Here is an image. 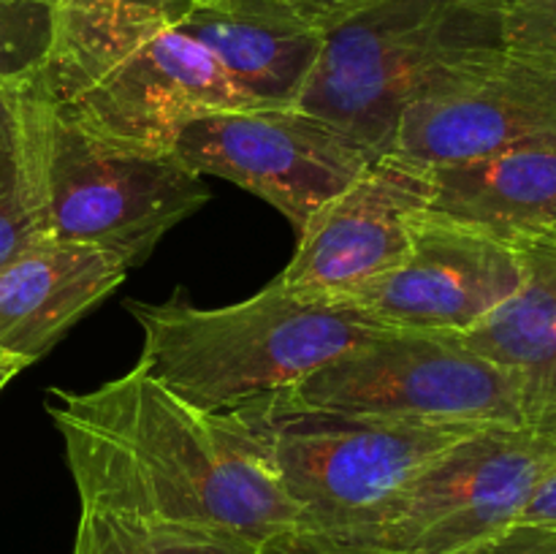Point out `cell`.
Segmentation results:
<instances>
[{
	"mask_svg": "<svg viewBox=\"0 0 556 554\" xmlns=\"http://www.w3.org/2000/svg\"><path fill=\"white\" fill-rule=\"evenodd\" d=\"M79 508L174 521L261 543L299 514L226 413H204L134 367L49 394Z\"/></svg>",
	"mask_w": 556,
	"mask_h": 554,
	"instance_id": "cell-1",
	"label": "cell"
},
{
	"mask_svg": "<svg viewBox=\"0 0 556 554\" xmlns=\"http://www.w3.org/2000/svg\"><path fill=\"white\" fill-rule=\"evenodd\" d=\"M125 307L144 335L136 367L204 413H228L291 389L340 353L391 331L293 297L277 280L226 307L179 299H128Z\"/></svg>",
	"mask_w": 556,
	"mask_h": 554,
	"instance_id": "cell-2",
	"label": "cell"
},
{
	"mask_svg": "<svg viewBox=\"0 0 556 554\" xmlns=\"http://www.w3.org/2000/svg\"><path fill=\"white\" fill-rule=\"evenodd\" d=\"M299 514V525L369 532L407 483L478 427L331 411L286 391L226 413Z\"/></svg>",
	"mask_w": 556,
	"mask_h": 554,
	"instance_id": "cell-3",
	"label": "cell"
},
{
	"mask_svg": "<svg viewBox=\"0 0 556 554\" xmlns=\"http://www.w3.org/2000/svg\"><path fill=\"white\" fill-rule=\"evenodd\" d=\"M14 134L41 190L54 239L141 266L177 223L210 201L201 174L174 152H150L90 134L30 87L9 90Z\"/></svg>",
	"mask_w": 556,
	"mask_h": 554,
	"instance_id": "cell-4",
	"label": "cell"
},
{
	"mask_svg": "<svg viewBox=\"0 0 556 554\" xmlns=\"http://www.w3.org/2000/svg\"><path fill=\"white\" fill-rule=\"evenodd\" d=\"M503 47L500 11L476 0H380L331 27L291 109L326 119L375 155L445 74Z\"/></svg>",
	"mask_w": 556,
	"mask_h": 554,
	"instance_id": "cell-5",
	"label": "cell"
},
{
	"mask_svg": "<svg viewBox=\"0 0 556 554\" xmlns=\"http://www.w3.org/2000/svg\"><path fill=\"white\" fill-rule=\"evenodd\" d=\"M288 394L315 407L405 421L527 424L510 375L456 335L386 331L331 358Z\"/></svg>",
	"mask_w": 556,
	"mask_h": 554,
	"instance_id": "cell-6",
	"label": "cell"
},
{
	"mask_svg": "<svg viewBox=\"0 0 556 554\" xmlns=\"http://www.w3.org/2000/svg\"><path fill=\"white\" fill-rule=\"evenodd\" d=\"M556 462V429L486 424L434 456L369 530L402 554H454L519 525Z\"/></svg>",
	"mask_w": 556,
	"mask_h": 554,
	"instance_id": "cell-7",
	"label": "cell"
},
{
	"mask_svg": "<svg viewBox=\"0 0 556 554\" xmlns=\"http://www.w3.org/2000/svg\"><path fill=\"white\" fill-rule=\"evenodd\" d=\"M172 152L190 172L264 199L296 231L378 158L326 119L291 106L206 114L179 130Z\"/></svg>",
	"mask_w": 556,
	"mask_h": 554,
	"instance_id": "cell-8",
	"label": "cell"
},
{
	"mask_svg": "<svg viewBox=\"0 0 556 554\" xmlns=\"http://www.w3.org/2000/svg\"><path fill=\"white\" fill-rule=\"evenodd\" d=\"M521 275L519 244L427 210L418 215L405 259L329 307L391 331L465 335L519 288Z\"/></svg>",
	"mask_w": 556,
	"mask_h": 554,
	"instance_id": "cell-9",
	"label": "cell"
},
{
	"mask_svg": "<svg viewBox=\"0 0 556 554\" xmlns=\"http://www.w3.org/2000/svg\"><path fill=\"white\" fill-rule=\"evenodd\" d=\"M432 196L427 166L396 152L378 155L296 231V250L277 286L299 299L334 304L389 275L407 255L418 215L432 206Z\"/></svg>",
	"mask_w": 556,
	"mask_h": 554,
	"instance_id": "cell-10",
	"label": "cell"
},
{
	"mask_svg": "<svg viewBox=\"0 0 556 554\" xmlns=\"http://www.w3.org/2000/svg\"><path fill=\"white\" fill-rule=\"evenodd\" d=\"M541 136H556V68L497 49L418 96L396 125L391 152L440 168Z\"/></svg>",
	"mask_w": 556,
	"mask_h": 554,
	"instance_id": "cell-11",
	"label": "cell"
},
{
	"mask_svg": "<svg viewBox=\"0 0 556 554\" xmlns=\"http://www.w3.org/2000/svg\"><path fill=\"white\" fill-rule=\"evenodd\" d=\"M60 109L109 141L172 152L179 130L193 119L253 106L204 43L172 27Z\"/></svg>",
	"mask_w": 556,
	"mask_h": 554,
	"instance_id": "cell-12",
	"label": "cell"
},
{
	"mask_svg": "<svg viewBox=\"0 0 556 554\" xmlns=\"http://www.w3.org/2000/svg\"><path fill=\"white\" fill-rule=\"evenodd\" d=\"M128 266L112 253L47 237L0 269V351L30 367L117 291Z\"/></svg>",
	"mask_w": 556,
	"mask_h": 554,
	"instance_id": "cell-13",
	"label": "cell"
},
{
	"mask_svg": "<svg viewBox=\"0 0 556 554\" xmlns=\"http://www.w3.org/2000/svg\"><path fill=\"white\" fill-rule=\"evenodd\" d=\"M179 30L210 49L253 109L293 106L324 47L286 0H195Z\"/></svg>",
	"mask_w": 556,
	"mask_h": 554,
	"instance_id": "cell-14",
	"label": "cell"
},
{
	"mask_svg": "<svg viewBox=\"0 0 556 554\" xmlns=\"http://www.w3.org/2000/svg\"><path fill=\"white\" fill-rule=\"evenodd\" d=\"M429 210L510 244L556 231V136L521 141L478 161L429 168Z\"/></svg>",
	"mask_w": 556,
	"mask_h": 554,
	"instance_id": "cell-15",
	"label": "cell"
},
{
	"mask_svg": "<svg viewBox=\"0 0 556 554\" xmlns=\"http://www.w3.org/2000/svg\"><path fill=\"white\" fill-rule=\"evenodd\" d=\"M519 248V288L456 337L510 375L527 424L556 429V242L535 239Z\"/></svg>",
	"mask_w": 556,
	"mask_h": 554,
	"instance_id": "cell-16",
	"label": "cell"
},
{
	"mask_svg": "<svg viewBox=\"0 0 556 554\" xmlns=\"http://www.w3.org/2000/svg\"><path fill=\"white\" fill-rule=\"evenodd\" d=\"M193 9L195 0H58L52 49L25 87L68 106L136 49L182 25Z\"/></svg>",
	"mask_w": 556,
	"mask_h": 554,
	"instance_id": "cell-17",
	"label": "cell"
},
{
	"mask_svg": "<svg viewBox=\"0 0 556 554\" xmlns=\"http://www.w3.org/2000/svg\"><path fill=\"white\" fill-rule=\"evenodd\" d=\"M258 543L174 521L79 508L74 554H255Z\"/></svg>",
	"mask_w": 556,
	"mask_h": 554,
	"instance_id": "cell-18",
	"label": "cell"
},
{
	"mask_svg": "<svg viewBox=\"0 0 556 554\" xmlns=\"http://www.w3.org/2000/svg\"><path fill=\"white\" fill-rule=\"evenodd\" d=\"M54 38V3L0 0V87L20 90L41 74Z\"/></svg>",
	"mask_w": 556,
	"mask_h": 554,
	"instance_id": "cell-19",
	"label": "cell"
},
{
	"mask_svg": "<svg viewBox=\"0 0 556 554\" xmlns=\"http://www.w3.org/2000/svg\"><path fill=\"white\" fill-rule=\"evenodd\" d=\"M47 237L38 179L14 134V155L0 177V269Z\"/></svg>",
	"mask_w": 556,
	"mask_h": 554,
	"instance_id": "cell-20",
	"label": "cell"
},
{
	"mask_svg": "<svg viewBox=\"0 0 556 554\" xmlns=\"http://www.w3.org/2000/svg\"><path fill=\"white\" fill-rule=\"evenodd\" d=\"M500 22L505 52L556 68V0H508Z\"/></svg>",
	"mask_w": 556,
	"mask_h": 554,
	"instance_id": "cell-21",
	"label": "cell"
},
{
	"mask_svg": "<svg viewBox=\"0 0 556 554\" xmlns=\"http://www.w3.org/2000/svg\"><path fill=\"white\" fill-rule=\"evenodd\" d=\"M255 554H402L362 530H326L293 525L264 538Z\"/></svg>",
	"mask_w": 556,
	"mask_h": 554,
	"instance_id": "cell-22",
	"label": "cell"
},
{
	"mask_svg": "<svg viewBox=\"0 0 556 554\" xmlns=\"http://www.w3.org/2000/svg\"><path fill=\"white\" fill-rule=\"evenodd\" d=\"M454 554H556V532L543 530V527L516 525L489 541Z\"/></svg>",
	"mask_w": 556,
	"mask_h": 554,
	"instance_id": "cell-23",
	"label": "cell"
},
{
	"mask_svg": "<svg viewBox=\"0 0 556 554\" xmlns=\"http://www.w3.org/2000/svg\"><path fill=\"white\" fill-rule=\"evenodd\" d=\"M304 22L318 27L320 33H329L331 27L342 25L351 16L362 14V11L372 9L380 0H286Z\"/></svg>",
	"mask_w": 556,
	"mask_h": 554,
	"instance_id": "cell-24",
	"label": "cell"
},
{
	"mask_svg": "<svg viewBox=\"0 0 556 554\" xmlns=\"http://www.w3.org/2000/svg\"><path fill=\"white\" fill-rule=\"evenodd\" d=\"M519 525L543 527V530L556 532V462L548 476L543 478L541 487H538V492L532 494L530 503H527L525 514L519 516Z\"/></svg>",
	"mask_w": 556,
	"mask_h": 554,
	"instance_id": "cell-25",
	"label": "cell"
},
{
	"mask_svg": "<svg viewBox=\"0 0 556 554\" xmlns=\"http://www.w3.org/2000/svg\"><path fill=\"white\" fill-rule=\"evenodd\" d=\"M11 155H14V123H11V96H9V109L0 114V177L9 168Z\"/></svg>",
	"mask_w": 556,
	"mask_h": 554,
	"instance_id": "cell-26",
	"label": "cell"
},
{
	"mask_svg": "<svg viewBox=\"0 0 556 554\" xmlns=\"http://www.w3.org/2000/svg\"><path fill=\"white\" fill-rule=\"evenodd\" d=\"M25 367H27V364L22 362V358H16V356H11V353L0 351V391H3L5 386H9L11 380H14L16 375H20Z\"/></svg>",
	"mask_w": 556,
	"mask_h": 554,
	"instance_id": "cell-27",
	"label": "cell"
},
{
	"mask_svg": "<svg viewBox=\"0 0 556 554\" xmlns=\"http://www.w3.org/2000/svg\"><path fill=\"white\" fill-rule=\"evenodd\" d=\"M476 3H483V5H489V9H503L505 3H508V0H476Z\"/></svg>",
	"mask_w": 556,
	"mask_h": 554,
	"instance_id": "cell-28",
	"label": "cell"
},
{
	"mask_svg": "<svg viewBox=\"0 0 556 554\" xmlns=\"http://www.w3.org/2000/svg\"><path fill=\"white\" fill-rule=\"evenodd\" d=\"M5 109H9V90H3V87H0V114H3Z\"/></svg>",
	"mask_w": 556,
	"mask_h": 554,
	"instance_id": "cell-29",
	"label": "cell"
},
{
	"mask_svg": "<svg viewBox=\"0 0 556 554\" xmlns=\"http://www.w3.org/2000/svg\"><path fill=\"white\" fill-rule=\"evenodd\" d=\"M548 239H552V242H556V231L552 234V237H548Z\"/></svg>",
	"mask_w": 556,
	"mask_h": 554,
	"instance_id": "cell-30",
	"label": "cell"
},
{
	"mask_svg": "<svg viewBox=\"0 0 556 554\" xmlns=\"http://www.w3.org/2000/svg\"><path fill=\"white\" fill-rule=\"evenodd\" d=\"M43 3H58V0H43Z\"/></svg>",
	"mask_w": 556,
	"mask_h": 554,
	"instance_id": "cell-31",
	"label": "cell"
}]
</instances>
